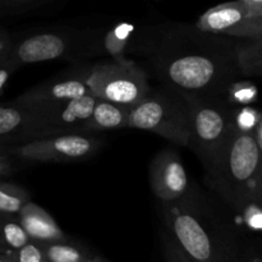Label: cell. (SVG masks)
Here are the masks:
<instances>
[{"label":"cell","mask_w":262,"mask_h":262,"mask_svg":"<svg viewBox=\"0 0 262 262\" xmlns=\"http://www.w3.org/2000/svg\"><path fill=\"white\" fill-rule=\"evenodd\" d=\"M15 160L14 156L9 154L7 146L0 145V179L4 177L10 176L13 173V161Z\"/></svg>","instance_id":"cell-26"},{"label":"cell","mask_w":262,"mask_h":262,"mask_svg":"<svg viewBox=\"0 0 262 262\" xmlns=\"http://www.w3.org/2000/svg\"><path fill=\"white\" fill-rule=\"evenodd\" d=\"M51 136L48 115L19 105L0 104V145H17Z\"/></svg>","instance_id":"cell-12"},{"label":"cell","mask_w":262,"mask_h":262,"mask_svg":"<svg viewBox=\"0 0 262 262\" xmlns=\"http://www.w3.org/2000/svg\"><path fill=\"white\" fill-rule=\"evenodd\" d=\"M105 140L89 133L48 136L7 146L17 160L38 163H79L99 152Z\"/></svg>","instance_id":"cell-8"},{"label":"cell","mask_w":262,"mask_h":262,"mask_svg":"<svg viewBox=\"0 0 262 262\" xmlns=\"http://www.w3.org/2000/svg\"><path fill=\"white\" fill-rule=\"evenodd\" d=\"M87 262H107V261H105L104 258H101V257H99V256H96V255H95L94 257L91 258V260H90V261H87Z\"/></svg>","instance_id":"cell-31"},{"label":"cell","mask_w":262,"mask_h":262,"mask_svg":"<svg viewBox=\"0 0 262 262\" xmlns=\"http://www.w3.org/2000/svg\"><path fill=\"white\" fill-rule=\"evenodd\" d=\"M18 68H19L18 64L14 63L9 56L3 59V60H0V95L4 91V87L5 84L8 83V81H9L10 76H12Z\"/></svg>","instance_id":"cell-25"},{"label":"cell","mask_w":262,"mask_h":262,"mask_svg":"<svg viewBox=\"0 0 262 262\" xmlns=\"http://www.w3.org/2000/svg\"><path fill=\"white\" fill-rule=\"evenodd\" d=\"M129 107L99 99L95 104L91 115L83 125V132L92 133L117 130L127 128Z\"/></svg>","instance_id":"cell-15"},{"label":"cell","mask_w":262,"mask_h":262,"mask_svg":"<svg viewBox=\"0 0 262 262\" xmlns=\"http://www.w3.org/2000/svg\"><path fill=\"white\" fill-rule=\"evenodd\" d=\"M30 242L17 215H0V246L8 251H17Z\"/></svg>","instance_id":"cell-18"},{"label":"cell","mask_w":262,"mask_h":262,"mask_svg":"<svg viewBox=\"0 0 262 262\" xmlns=\"http://www.w3.org/2000/svg\"><path fill=\"white\" fill-rule=\"evenodd\" d=\"M127 128L148 130L176 145H188V113L183 97L160 87L152 89L135 106L129 107Z\"/></svg>","instance_id":"cell-5"},{"label":"cell","mask_w":262,"mask_h":262,"mask_svg":"<svg viewBox=\"0 0 262 262\" xmlns=\"http://www.w3.org/2000/svg\"><path fill=\"white\" fill-rule=\"evenodd\" d=\"M246 7L257 17H262V0H242Z\"/></svg>","instance_id":"cell-29"},{"label":"cell","mask_w":262,"mask_h":262,"mask_svg":"<svg viewBox=\"0 0 262 262\" xmlns=\"http://www.w3.org/2000/svg\"><path fill=\"white\" fill-rule=\"evenodd\" d=\"M38 0H0V8L4 13H17L19 9H27L37 4Z\"/></svg>","instance_id":"cell-27"},{"label":"cell","mask_w":262,"mask_h":262,"mask_svg":"<svg viewBox=\"0 0 262 262\" xmlns=\"http://www.w3.org/2000/svg\"><path fill=\"white\" fill-rule=\"evenodd\" d=\"M233 120H234L235 129L243 133H250V135H252L256 128L262 124L261 113L251 105L234 106Z\"/></svg>","instance_id":"cell-21"},{"label":"cell","mask_w":262,"mask_h":262,"mask_svg":"<svg viewBox=\"0 0 262 262\" xmlns=\"http://www.w3.org/2000/svg\"><path fill=\"white\" fill-rule=\"evenodd\" d=\"M86 82L97 99L132 107L150 92L147 73L129 59H113L87 69Z\"/></svg>","instance_id":"cell-7"},{"label":"cell","mask_w":262,"mask_h":262,"mask_svg":"<svg viewBox=\"0 0 262 262\" xmlns=\"http://www.w3.org/2000/svg\"><path fill=\"white\" fill-rule=\"evenodd\" d=\"M235 40L181 25L147 33L142 53L164 87L182 97L224 99L242 76Z\"/></svg>","instance_id":"cell-1"},{"label":"cell","mask_w":262,"mask_h":262,"mask_svg":"<svg viewBox=\"0 0 262 262\" xmlns=\"http://www.w3.org/2000/svg\"><path fill=\"white\" fill-rule=\"evenodd\" d=\"M159 238H160V247L164 262H191L182 253V251L177 247V245L166 234L165 230L161 229V228L160 232H159Z\"/></svg>","instance_id":"cell-22"},{"label":"cell","mask_w":262,"mask_h":262,"mask_svg":"<svg viewBox=\"0 0 262 262\" xmlns=\"http://www.w3.org/2000/svg\"><path fill=\"white\" fill-rule=\"evenodd\" d=\"M238 262H262L260 239H250L242 245Z\"/></svg>","instance_id":"cell-24"},{"label":"cell","mask_w":262,"mask_h":262,"mask_svg":"<svg viewBox=\"0 0 262 262\" xmlns=\"http://www.w3.org/2000/svg\"><path fill=\"white\" fill-rule=\"evenodd\" d=\"M14 262H46L40 245L30 241L27 245L13 252Z\"/></svg>","instance_id":"cell-23"},{"label":"cell","mask_w":262,"mask_h":262,"mask_svg":"<svg viewBox=\"0 0 262 262\" xmlns=\"http://www.w3.org/2000/svg\"><path fill=\"white\" fill-rule=\"evenodd\" d=\"M0 262H14L13 251H8L0 246Z\"/></svg>","instance_id":"cell-30"},{"label":"cell","mask_w":262,"mask_h":262,"mask_svg":"<svg viewBox=\"0 0 262 262\" xmlns=\"http://www.w3.org/2000/svg\"><path fill=\"white\" fill-rule=\"evenodd\" d=\"M235 58L245 78L260 77L262 73V38H237Z\"/></svg>","instance_id":"cell-16"},{"label":"cell","mask_w":262,"mask_h":262,"mask_svg":"<svg viewBox=\"0 0 262 262\" xmlns=\"http://www.w3.org/2000/svg\"><path fill=\"white\" fill-rule=\"evenodd\" d=\"M196 27L230 38H262V17L253 14L242 0L210 8L199 18Z\"/></svg>","instance_id":"cell-9"},{"label":"cell","mask_w":262,"mask_h":262,"mask_svg":"<svg viewBox=\"0 0 262 262\" xmlns=\"http://www.w3.org/2000/svg\"><path fill=\"white\" fill-rule=\"evenodd\" d=\"M188 113V145L202 166L207 165L234 128V106L224 99L183 97Z\"/></svg>","instance_id":"cell-6"},{"label":"cell","mask_w":262,"mask_h":262,"mask_svg":"<svg viewBox=\"0 0 262 262\" xmlns=\"http://www.w3.org/2000/svg\"><path fill=\"white\" fill-rule=\"evenodd\" d=\"M97 100L99 99L95 95L89 94L71 100L59 109L45 113L48 115L51 136L84 133L83 125L91 115Z\"/></svg>","instance_id":"cell-13"},{"label":"cell","mask_w":262,"mask_h":262,"mask_svg":"<svg viewBox=\"0 0 262 262\" xmlns=\"http://www.w3.org/2000/svg\"><path fill=\"white\" fill-rule=\"evenodd\" d=\"M17 216L30 241L33 242L49 243L68 238L54 217L32 200L22 207Z\"/></svg>","instance_id":"cell-14"},{"label":"cell","mask_w":262,"mask_h":262,"mask_svg":"<svg viewBox=\"0 0 262 262\" xmlns=\"http://www.w3.org/2000/svg\"><path fill=\"white\" fill-rule=\"evenodd\" d=\"M204 169L207 186L234 214L262 202V147L250 133L233 128Z\"/></svg>","instance_id":"cell-3"},{"label":"cell","mask_w":262,"mask_h":262,"mask_svg":"<svg viewBox=\"0 0 262 262\" xmlns=\"http://www.w3.org/2000/svg\"><path fill=\"white\" fill-rule=\"evenodd\" d=\"M13 45V36L0 30V60L8 58Z\"/></svg>","instance_id":"cell-28"},{"label":"cell","mask_w":262,"mask_h":262,"mask_svg":"<svg viewBox=\"0 0 262 262\" xmlns=\"http://www.w3.org/2000/svg\"><path fill=\"white\" fill-rule=\"evenodd\" d=\"M159 205L161 229L191 262H238L242 237L194 184L177 201Z\"/></svg>","instance_id":"cell-2"},{"label":"cell","mask_w":262,"mask_h":262,"mask_svg":"<svg viewBox=\"0 0 262 262\" xmlns=\"http://www.w3.org/2000/svg\"><path fill=\"white\" fill-rule=\"evenodd\" d=\"M257 86L251 78H241L227 87L224 94L225 102L232 106L251 105L257 101Z\"/></svg>","instance_id":"cell-20"},{"label":"cell","mask_w":262,"mask_h":262,"mask_svg":"<svg viewBox=\"0 0 262 262\" xmlns=\"http://www.w3.org/2000/svg\"><path fill=\"white\" fill-rule=\"evenodd\" d=\"M38 245L46 262H87L95 256L87 248L71 242L68 238Z\"/></svg>","instance_id":"cell-17"},{"label":"cell","mask_w":262,"mask_h":262,"mask_svg":"<svg viewBox=\"0 0 262 262\" xmlns=\"http://www.w3.org/2000/svg\"><path fill=\"white\" fill-rule=\"evenodd\" d=\"M102 35L92 31L53 30L13 37L9 58L18 67L53 60L90 58L102 54Z\"/></svg>","instance_id":"cell-4"},{"label":"cell","mask_w":262,"mask_h":262,"mask_svg":"<svg viewBox=\"0 0 262 262\" xmlns=\"http://www.w3.org/2000/svg\"><path fill=\"white\" fill-rule=\"evenodd\" d=\"M31 196L25 188L0 179V215H18Z\"/></svg>","instance_id":"cell-19"},{"label":"cell","mask_w":262,"mask_h":262,"mask_svg":"<svg viewBox=\"0 0 262 262\" xmlns=\"http://www.w3.org/2000/svg\"><path fill=\"white\" fill-rule=\"evenodd\" d=\"M87 73V71H86ZM86 73L46 79L13 100V104L38 113L59 109L71 100L91 94Z\"/></svg>","instance_id":"cell-10"},{"label":"cell","mask_w":262,"mask_h":262,"mask_svg":"<svg viewBox=\"0 0 262 262\" xmlns=\"http://www.w3.org/2000/svg\"><path fill=\"white\" fill-rule=\"evenodd\" d=\"M151 191L158 204L177 201L194 186L187 174L181 156L170 148L159 151L148 168Z\"/></svg>","instance_id":"cell-11"}]
</instances>
